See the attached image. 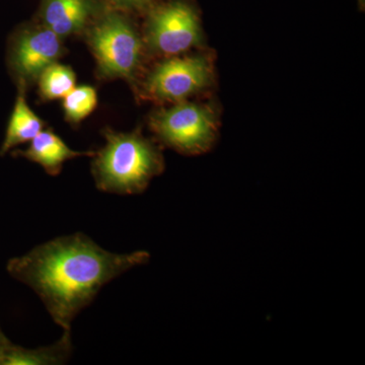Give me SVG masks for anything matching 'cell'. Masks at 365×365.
<instances>
[{
  "mask_svg": "<svg viewBox=\"0 0 365 365\" xmlns=\"http://www.w3.org/2000/svg\"><path fill=\"white\" fill-rule=\"evenodd\" d=\"M145 251L115 254L78 232L40 245L11 259L7 272L32 288L63 333L110 281L150 261Z\"/></svg>",
  "mask_w": 365,
  "mask_h": 365,
  "instance_id": "1",
  "label": "cell"
},
{
  "mask_svg": "<svg viewBox=\"0 0 365 365\" xmlns=\"http://www.w3.org/2000/svg\"><path fill=\"white\" fill-rule=\"evenodd\" d=\"M105 145L93 155L91 173L97 188L107 193H143L153 178L162 174V153L139 132L103 131Z\"/></svg>",
  "mask_w": 365,
  "mask_h": 365,
  "instance_id": "2",
  "label": "cell"
},
{
  "mask_svg": "<svg viewBox=\"0 0 365 365\" xmlns=\"http://www.w3.org/2000/svg\"><path fill=\"white\" fill-rule=\"evenodd\" d=\"M86 41L101 78L133 81L140 66L143 42L124 13L106 6L88 29Z\"/></svg>",
  "mask_w": 365,
  "mask_h": 365,
  "instance_id": "3",
  "label": "cell"
},
{
  "mask_svg": "<svg viewBox=\"0 0 365 365\" xmlns=\"http://www.w3.org/2000/svg\"><path fill=\"white\" fill-rule=\"evenodd\" d=\"M150 126L165 145L192 155L210 150L217 131L215 114L205 106L193 103L179 102L155 113Z\"/></svg>",
  "mask_w": 365,
  "mask_h": 365,
  "instance_id": "4",
  "label": "cell"
},
{
  "mask_svg": "<svg viewBox=\"0 0 365 365\" xmlns=\"http://www.w3.org/2000/svg\"><path fill=\"white\" fill-rule=\"evenodd\" d=\"M202 40L195 7L186 0L155 4L145 24L146 44L163 56H176L198 46Z\"/></svg>",
  "mask_w": 365,
  "mask_h": 365,
  "instance_id": "5",
  "label": "cell"
},
{
  "mask_svg": "<svg viewBox=\"0 0 365 365\" xmlns=\"http://www.w3.org/2000/svg\"><path fill=\"white\" fill-rule=\"evenodd\" d=\"M62 38L43 25L26 26L11 36L7 66L18 86L32 85L48 66L63 55Z\"/></svg>",
  "mask_w": 365,
  "mask_h": 365,
  "instance_id": "6",
  "label": "cell"
},
{
  "mask_svg": "<svg viewBox=\"0 0 365 365\" xmlns=\"http://www.w3.org/2000/svg\"><path fill=\"white\" fill-rule=\"evenodd\" d=\"M211 81L212 68L205 57H172L150 72L143 93L153 100L179 103L207 88Z\"/></svg>",
  "mask_w": 365,
  "mask_h": 365,
  "instance_id": "7",
  "label": "cell"
},
{
  "mask_svg": "<svg viewBox=\"0 0 365 365\" xmlns=\"http://www.w3.org/2000/svg\"><path fill=\"white\" fill-rule=\"evenodd\" d=\"M105 7L96 0H41L42 25L60 38L81 32Z\"/></svg>",
  "mask_w": 365,
  "mask_h": 365,
  "instance_id": "8",
  "label": "cell"
},
{
  "mask_svg": "<svg viewBox=\"0 0 365 365\" xmlns=\"http://www.w3.org/2000/svg\"><path fill=\"white\" fill-rule=\"evenodd\" d=\"M95 151H76L57 134L51 130H42L26 150H16L11 153L14 158H24L38 163L50 176H58L63 163L78 157H93Z\"/></svg>",
  "mask_w": 365,
  "mask_h": 365,
  "instance_id": "9",
  "label": "cell"
},
{
  "mask_svg": "<svg viewBox=\"0 0 365 365\" xmlns=\"http://www.w3.org/2000/svg\"><path fill=\"white\" fill-rule=\"evenodd\" d=\"M18 91L16 104L7 124L6 136L0 148L1 157L20 144L30 143L44 128V121L33 112L26 103V88L18 86Z\"/></svg>",
  "mask_w": 365,
  "mask_h": 365,
  "instance_id": "10",
  "label": "cell"
},
{
  "mask_svg": "<svg viewBox=\"0 0 365 365\" xmlns=\"http://www.w3.org/2000/svg\"><path fill=\"white\" fill-rule=\"evenodd\" d=\"M72 343L71 333H63L55 344L26 349L11 343L4 354L1 365H54L66 364L71 357Z\"/></svg>",
  "mask_w": 365,
  "mask_h": 365,
  "instance_id": "11",
  "label": "cell"
},
{
  "mask_svg": "<svg viewBox=\"0 0 365 365\" xmlns=\"http://www.w3.org/2000/svg\"><path fill=\"white\" fill-rule=\"evenodd\" d=\"M76 73L71 67L55 62L38 78L41 98L46 101L63 98L76 88Z\"/></svg>",
  "mask_w": 365,
  "mask_h": 365,
  "instance_id": "12",
  "label": "cell"
},
{
  "mask_svg": "<svg viewBox=\"0 0 365 365\" xmlns=\"http://www.w3.org/2000/svg\"><path fill=\"white\" fill-rule=\"evenodd\" d=\"M98 104L97 91L93 86L74 88L63 98V111L69 123L78 124L95 111Z\"/></svg>",
  "mask_w": 365,
  "mask_h": 365,
  "instance_id": "13",
  "label": "cell"
},
{
  "mask_svg": "<svg viewBox=\"0 0 365 365\" xmlns=\"http://www.w3.org/2000/svg\"><path fill=\"white\" fill-rule=\"evenodd\" d=\"M158 0H105L106 6L122 11H139L150 9Z\"/></svg>",
  "mask_w": 365,
  "mask_h": 365,
  "instance_id": "14",
  "label": "cell"
},
{
  "mask_svg": "<svg viewBox=\"0 0 365 365\" xmlns=\"http://www.w3.org/2000/svg\"><path fill=\"white\" fill-rule=\"evenodd\" d=\"M11 341L7 339L6 336L4 335V332L0 328V365L2 364V360H4V354L9 346L11 345Z\"/></svg>",
  "mask_w": 365,
  "mask_h": 365,
  "instance_id": "15",
  "label": "cell"
},
{
  "mask_svg": "<svg viewBox=\"0 0 365 365\" xmlns=\"http://www.w3.org/2000/svg\"><path fill=\"white\" fill-rule=\"evenodd\" d=\"M360 1H362V4H364V0H360Z\"/></svg>",
  "mask_w": 365,
  "mask_h": 365,
  "instance_id": "16",
  "label": "cell"
}]
</instances>
